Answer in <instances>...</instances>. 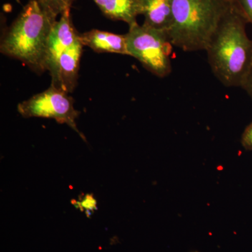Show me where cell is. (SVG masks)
<instances>
[{
    "instance_id": "obj_11",
    "label": "cell",
    "mask_w": 252,
    "mask_h": 252,
    "mask_svg": "<svg viewBox=\"0 0 252 252\" xmlns=\"http://www.w3.org/2000/svg\"><path fill=\"white\" fill-rule=\"evenodd\" d=\"M74 0H39L41 6L55 17L71 9Z\"/></svg>"
},
{
    "instance_id": "obj_9",
    "label": "cell",
    "mask_w": 252,
    "mask_h": 252,
    "mask_svg": "<svg viewBox=\"0 0 252 252\" xmlns=\"http://www.w3.org/2000/svg\"><path fill=\"white\" fill-rule=\"evenodd\" d=\"M140 15L144 17V25L167 32L171 27L172 0H138Z\"/></svg>"
},
{
    "instance_id": "obj_8",
    "label": "cell",
    "mask_w": 252,
    "mask_h": 252,
    "mask_svg": "<svg viewBox=\"0 0 252 252\" xmlns=\"http://www.w3.org/2000/svg\"><path fill=\"white\" fill-rule=\"evenodd\" d=\"M83 46H87L97 53H114L129 56L126 34L92 30L79 34Z\"/></svg>"
},
{
    "instance_id": "obj_15",
    "label": "cell",
    "mask_w": 252,
    "mask_h": 252,
    "mask_svg": "<svg viewBox=\"0 0 252 252\" xmlns=\"http://www.w3.org/2000/svg\"><path fill=\"white\" fill-rule=\"evenodd\" d=\"M242 89L250 96V98L252 99V66L249 72L248 77L244 81Z\"/></svg>"
},
{
    "instance_id": "obj_7",
    "label": "cell",
    "mask_w": 252,
    "mask_h": 252,
    "mask_svg": "<svg viewBox=\"0 0 252 252\" xmlns=\"http://www.w3.org/2000/svg\"><path fill=\"white\" fill-rule=\"evenodd\" d=\"M83 46L79 39L60 56L54 70L50 74L52 79L51 86L67 94L74 91L77 84Z\"/></svg>"
},
{
    "instance_id": "obj_14",
    "label": "cell",
    "mask_w": 252,
    "mask_h": 252,
    "mask_svg": "<svg viewBox=\"0 0 252 252\" xmlns=\"http://www.w3.org/2000/svg\"><path fill=\"white\" fill-rule=\"evenodd\" d=\"M241 144L246 150L252 152V122L244 130L241 137Z\"/></svg>"
},
{
    "instance_id": "obj_4",
    "label": "cell",
    "mask_w": 252,
    "mask_h": 252,
    "mask_svg": "<svg viewBox=\"0 0 252 252\" xmlns=\"http://www.w3.org/2000/svg\"><path fill=\"white\" fill-rule=\"evenodd\" d=\"M126 34L129 56L140 61L144 67L158 77L170 75V56L174 46L167 32L136 23L129 26Z\"/></svg>"
},
{
    "instance_id": "obj_3",
    "label": "cell",
    "mask_w": 252,
    "mask_h": 252,
    "mask_svg": "<svg viewBox=\"0 0 252 252\" xmlns=\"http://www.w3.org/2000/svg\"><path fill=\"white\" fill-rule=\"evenodd\" d=\"M230 0H172L168 32L172 45L187 52L205 51Z\"/></svg>"
},
{
    "instance_id": "obj_13",
    "label": "cell",
    "mask_w": 252,
    "mask_h": 252,
    "mask_svg": "<svg viewBox=\"0 0 252 252\" xmlns=\"http://www.w3.org/2000/svg\"><path fill=\"white\" fill-rule=\"evenodd\" d=\"M247 22L252 24V0H232Z\"/></svg>"
},
{
    "instance_id": "obj_10",
    "label": "cell",
    "mask_w": 252,
    "mask_h": 252,
    "mask_svg": "<svg viewBox=\"0 0 252 252\" xmlns=\"http://www.w3.org/2000/svg\"><path fill=\"white\" fill-rule=\"evenodd\" d=\"M104 16L124 21L129 26L137 22L140 16L138 0H93Z\"/></svg>"
},
{
    "instance_id": "obj_1",
    "label": "cell",
    "mask_w": 252,
    "mask_h": 252,
    "mask_svg": "<svg viewBox=\"0 0 252 252\" xmlns=\"http://www.w3.org/2000/svg\"><path fill=\"white\" fill-rule=\"evenodd\" d=\"M206 51L215 77L226 87H242L252 66V40L246 20L230 0Z\"/></svg>"
},
{
    "instance_id": "obj_2",
    "label": "cell",
    "mask_w": 252,
    "mask_h": 252,
    "mask_svg": "<svg viewBox=\"0 0 252 252\" xmlns=\"http://www.w3.org/2000/svg\"><path fill=\"white\" fill-rule=\"evenodd\" d=\"M56 21L39 0H29L3 36L1 54L19 60L34 72H45L48 41Z\"/></svg>"
},
{
    "instance_id": "obj_12",
    "label": "cell",
    "mask_w": 252,
    "mask_h": 252,
    "mask_svg": "<svg viewBox=\"0 0 252 252\" xmlns=\"http://www.w3.org/2000/svg\"><path fill=\"white\" fill-rule=\"evenodd\" d=\"M76 208L80 210V211L85 212L88 217H90L94 211L97 210V201L94 198V195L91 194H86L84 196L81 197L79 200L72 201Z\"/></svg>"
},
{
    "instance_id": "obj_5",
    "label": "cell",
    "mask_w": 252,
    "mask_h": 252,
    "mask_svg": "<svg viewBox=\"0 0 252 252\" xmlns=\"http://www.w3.org/2000/svg\"><path fill=\"white\" fill-rule=\"evenodd\" d=\"M68 94L51 86L47 90L18 104V112L24 118H46L67 124L85 140L76 124L79 112L74 109V99Z\"/></svg>"
},
{
    "instance_id": "obj_6",
    "label": "cell",
    "mask_w": 252,
    "mask_h": 252,
    "mask_svg": "<svg viewBox=\"0 0 252 252\" xmlns=\"http://www.w3.org/2000/svg\"><path fill=\"white\" fill-rule=\"evenodd\" d=\"M79 36L72 23L70 10H68L55 23L50 34L46 60V71L50 74L54 70L60 56L79 40Z\"/></svg>"
}]
</instances>
